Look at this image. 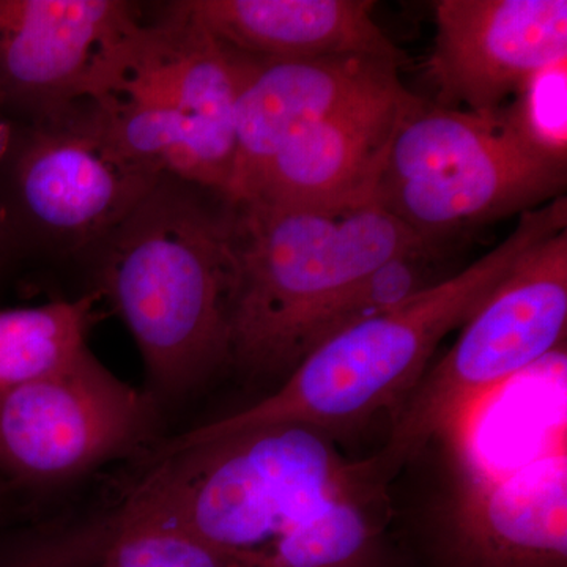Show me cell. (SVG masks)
<instances>
[{
	"mask_svg": "<svg viewBox=\"0 0 567 567\" xmlns=\"http://www.w3.org/2000/svg\"><path fill=\"white\" fill-rule=\"evenodd\" d=\"M388 481L323 429L271 424L130 462L110 502L63 529L91 565L126 529H177L233 567H406L385 539Z\"/></svg>",
	"mask_w": 567,
	"mask_h": 567,
	"instance_id": "1",
	"label": "cell"
},
{
	"mask_svg": "<svg viewBox=\"0 0 567 567\" xmlns=\"http://www.w3.org/2000/svg\"><path fill=\"white\" fill-rule=\"evenodd\" d=\"M96 252V292L140 349L163 410L230 365L234 207L223 194L163 175ZM91 249V251H92Z\"/></svg>",
	"mask_w": 567,
	"mask_h": 567,
	"instance_id": "2",
	"label": "cell"
},
{
	"mask_svg": "<svg viewBox=\"0 0 567 567\" xmlns=\"http://www.w3.org/2000/svg\"><path fill=\"white\" fill-rule=\"evenodd\" d=\"M565 229L566 196L522 213L513 233L476 262L327 339L262 401L164 436L155 451L178 450L260 425L305 424L324 431L399 405L424 374L440 342L475 315L533 246Z\"/></svg>",
	"mask_w": 567,
	"mask_h": 567,
	"instance_id": "3",
	"label": "cell"
},
{
	"mask_svg": "<svg viewBox=\"0 0 567 567\" xmlns=\"http://www.w3.org/2000/svg\"><path fill=\"white\" fill-rule=\"evenodd\" d=\"M230 368L284 380L305 328L339 295L429 240L375 199L331 208L233 204Z\"/></svg>",
	"mask_w": 567,
	"mask_h": 567,
	"instance_id": "4",
	"label": "cell"
},
{
	"mask_svg": "<svg viewBox=\"0 0 567 567\" xmlns=\"http://www.w3.org/2000/svg\"><path fill=\"white\" fill-rule=\"evenodd\" d=\"M567 163L544 155L491 114L410 96L375 200L421 237L445 238L565 196Z\"/></svg>",
	"mask_w": 567,
	"mask_h": 567,
	"instance_id": "5",
	"label": "cell"
},
{
	"mask_svg": "<svg viewBox=\"0 0 567 567\" xmlns=\"http://www.w3.org/2000/svg\"><path fill=\"white\" fill-rule=\"evenodd\" d=\"M567 324V229L540 241L475 315L450 352L399 402L385 450L375 456L390 481L439 436L457 432L487 394L548 357Z\"/></svg>",
	"mask_w": 567,
	"mask_h": 567,
	"instance_id": "6",
	"label": "cell"
},
{
	"mask_svg": "<svg viewBox=\"0 0 567 567\" xmlns=\"http://www.w3.org/2000/svg\"><path fill=\"white\" fill-rule=\"evenodd\" d=\"M163 413L85 346L50 374L0 394V481L17 498L136 461L163 439Z\"/></svg>",
	"mask_w": 567,
	"mask_h": 567,
	"instance_id": "7",
	"label": "cell"
},
{
	"mask_svg": "<svg viewBox=\"0 0 567 567\" xmlns=\"http://www.w3.org/2000/svg\"><path fill=\"white\" fill-rule=\"evenodd\" d=\"M2 132L7 218L61 251H91L163 177L123 151L89 100Z\"/></svg>",
	"mask_w": 567,
	"mask_h": 567,
	"instance_id": "8",
	"label": "cell"
},
{
	"mask_svg": "<svg viewBox=\"0 0 567 567\" xmlns=\"http://www.w3.org/2000/svg\"><path fill=\"white\" fill-rule=\"evenodd\" d=\"M141 22L122 0H0V107L31 123L91 102Z\"/></svg>",
	"mask_w": 567,
	"mask_h": 567,
	"instance_id": "9",
	"label": "cell"
},
{
	"mask_svg": "<svg viewBox=\"0 0 567 567\" xmlns=\"http://www.w3.org/2000/svg\"><path fill=\"white\" fill-rule=\"evenodd\" d=\"M429 59L435 104L491 114L567 59L566 0H439Z\"/></svg>",
	"mask_w": 567,
	"mask_h": 567,
	"instance_id": "10",
	"label": "cell"
},
{
	"mask_svg": "<svg viewBox=\"0 0 567 567\" xmlns=\"http://www.w3.org/2000/svg\"><path fill=\"white\" fill-rule=\"evenodd\" d=\"M226 199L240 203L275 152L309 123L401 87V63L369 55L262 61L245 55Z\"/></svg>",
	"mask_w": 567,
	"mask_h": 567,
	"instance_id": "11",
	"label": "cell"
},
{
	"mask_svg": "<svg viewBox=\"0 0 567 567\" xmlns=\"http://www.w3.org/2000/svg\"><path fill=\"white\" fill-rule=\"evenodd\" d=\"M412 95L401 85L298 130L237 204L331 208L375 199L395 126Z\"/></svg>",
	"mask_w": 567,
	"mask_h": 567,
	"instance_id": "12",
	"label": "cell"
},
{
	"mask_svg": "<svg viewBox=\"0 0 567 567\" xmlns=\"http://www.w3.org/2000/svg\"><path fill=\"white\" fill-rule=\"evenodd\" d=\"M171 6L226 47L262 61L404 59L372 17L371 0H186Z\"/></svg>",
	"mask_w": 567,
	"mask_h": 567,
	"instance_id": "13",
	"label": "cell"
},
{
	"mask_svg": "<svg viewBox=\"0 0 567 567\" xmlns=\"http://www.w3.org/2000/svg\"><path fill=\"white\" fill-rule=\"evenodd\" d=\"M100 293L32 308H0V394L48 375L87 346Z\"/></svg>",
	"mask_w": 567,
	"mask_h": 567,
	"instance_id": "14",
	"label": "cell"
},
{
	"mask_svg": "<svg viewBox=\"0 0 567 567\" xmlns=\"http://www.w3.org/2000/svg\"><path fill=\"white\" fill-rule=\"evenodd\" d=\"M446 240H429L401 254L347 289L305 328L295 353V365L327 339L404 303L442 281ZM295 369V368H293Z\"/></svg>",
	"mask_w": 567,
	"mask_h": 567,
	"instance_id": "15",
	"label": "cell"
},
{
	"mask_svg": "<svg viewBox=\"0 0 567 567\" xmlns=\"http://www.w3.org/2000/svg\"><path fill=\"white\" fill-rule=\"evenodd\" d=\"M505 114L533 147L567 163V59L533 74Z\"/></svg>",
	"mask_w": 567,
	"mask_h": 567,
	"instance_id": "16",
	"label": "cell"
},
{
	"mask_svg": "<svg viewBox=\"0 0 567 567\" xmlns=\"http://www.w3.org/2000/svg\"><path fill=\"white\" fill-rule=\"evenodd\" d=\"M89 567H233L196 537L177 529H126L102 548Z\"/></svg>",
	"mask_w": 567,
	"mask_h": 567,
	"instance_id": "17",
	"label": "cell"
},
{
	"mask_svg": "<svg viewBox=\"0 0 567 567\" xmlns=\"http://www.w3.org/2000/svg\"><path fill=\"white\" fill-rule=\"evenodd\" d=\"M14 503H17V498L11 494L10 488L0 481V535L7 527Z\"/></svg>",
	"mask_w": 567,
	"mask_h": 567,
	"instance_id": "18",
	"label": "cell"
},
{
	"mask_svg": "<svg viewBox=\"0 0 567 567\" xmlns=\"http://www.w3.org/2000/svg\"><path fill=\"white\" fill-rule=\"evenodd\" d=\"M11 230L13 229H11L9 218H7L6 212H3L2 205H0V257H2L3 249H6L3 246L9 241Z\"/></svg>",
	"mask_w": 567,
	"mask_h": 567,
	"instance_id": "19",
	"label": "cell"
},
{
	"mask_svg": "<svg viewBox=\"0 0 567 567\" xmlns=\"http://www.w3.org/2000/svg\"><path fill=\"white\" fill-rule=\"evenodd\" d=\"M2 117H3V111H2V107H0V121H2ZM0 128H2V126H0Z\"/></svg>",
	"mask_w": 567,
	"mask_h": 567,
	"instance_id": "20",
	"label": "cell"
}]
</instances>
